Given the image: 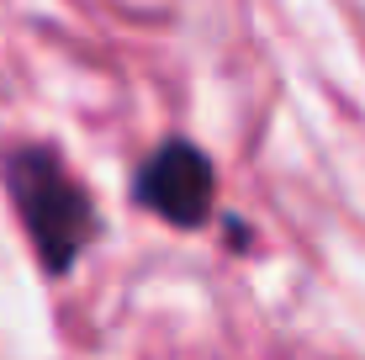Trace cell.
I'll return each mask as SVG.
<instances>
[{"label":"cell","instance_id":"cell-1","mask_svg":"<svg viewBox=\"0 0 365 360\" xmlns=\"http://www.w3.org/2000/svg\"><path fill=\"white\" fill-rule=\"evenodd\" d=\"M6 191L16 202V217L27 228L37 259L48 276H69L74 259L96 244L101 222L91 207V191L69 175V165L43 143H21L6 159Z\"/></svg>","mask_w":365,"mask_h":360},{"label":"cell","instance_id":"cell-2","mask_svg":"<svg viewBox=\"0 0 365 360\" xmlns=\"http://www.w3.org/2000/svg\"><path fill=\"white\" fill-rule=\"evenodd\" d=\"M133 196L148 207L154 217H165L170 228H201L217 207V175H212V159L196 143L170 138L138 170Z\"/></svg>","mask_w":365,"mask_h":360}]
</instances>
